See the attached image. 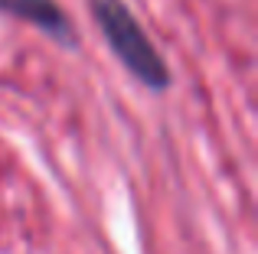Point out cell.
Listing matches in <instances>:
<instances>
[{
  "label": "cell",
  "mask_w": 258,
  "mask_h": 254,
  "mask_svg": "<svg viewBox=\"0 0 258 254\" xmlns=\"http://www.w3.org/2000/svg\"><path fill=\"white\" fill-rule=\"evenodd\" d=\"M95 23L101 26L108 46L114 49V56L121 59L127 72L138 78L141 85L160 91L170 85V72L167 62L160 59V52L154 49V43L147 39V33L141 30V23L134 20V13L124 7V0H88Z\"/></svg>",
  "instance_id": "1"
},
{
  "label": "cell",
  "mask_w": 258,
  "mask_h": 254,
  "mask_svg": "<svg viewBox=\"0 0 258 254\" xmlns=\"http://www.w3.org/2000/svg\"><path fill=\"white\" fill-rule=\"evenodd\" d=\"M0 10L20 17L26 23L39 26L43 33H49L52 39H59L62 46H76V30H72L69 17L62 13V7L56 0H0Z\"/></svg>",
  "instance_id": "2"
}]
</instances>
